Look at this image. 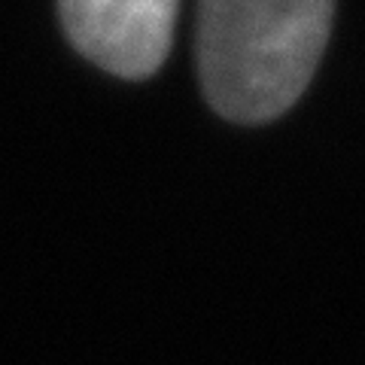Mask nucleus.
Listing matches in <instances>:
<instances>
[{
	"label": "nucleus",
	"mask_w": 365,
	"mask_h": 365,
	"mask_svg": "<svg viewBox=\"0 0 365 365\" xmlns=\"http://www.w3.org/2000/svg\"><path fill=\"white\" fill-rule=\"evenodd\" d=\"M180 0H61L71 43L88 61L125 79H146L165 64Z\"/></svg>",
	"instance_id": "nucleus-2"
},
{
	"label": "nucleus",
	"mask_w": 365,
	"mask_h": 365,
	"mask_svg": "<svg viewBox=\"0 0 365 365\" xmlns=\"http://www.w3.org/2000/svg\"><path fill=\"white\" fill-rule=\"evenodd\" d=\"M335 0H198V73L216 113L268 122L311 83Z\"/></svg>",
	"instance_id": "nucleus-1"
}]
</instances>
